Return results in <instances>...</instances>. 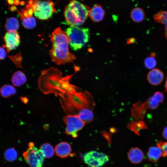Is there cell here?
I'll use <instances>...</instances> for the list:
<instances>
[{"label": "cell", "mask_w": 167, "mask_h": 167, "mask_svg": "<svg viewBox=\"0 0 167 167\" xmlns=\"http://www.w3.org/2000/svg\"><path fill=\"white\" fill-rule=\"evenodd\" d=\"M130 15L132 20L136 23L142 21L144 19L145 16L143 10L139 7H135L132 9Z\"/></svg>", "instance_id": "cell-17"}, {"label": "cell", "mask_w": 167, "mask_h": 167, "mask_svg": "<svg viewBox=\"0 0 167 167\" xmlns=\"http://www.w3.org/2000/svg\"><path fill=\"white\" fill-rule=\"evenodd\" d=\"M156 62L154 58L148 57L144 60V64L145 67L148 69H152L156 66Z\"/></svg>", "instance_id": "cell-25"}, {"label": "cell", "mask_w": 167, "mask_h": 167, "mask_svg": "<svg viewBox=\"0 0 167 167\" xmlns=\"http://www.w3.org/2000/svg\"><path fill=\"white\" fill-rule=\"evenodd\" d=\"M54 6V3L49 1H35L33 5L34 15L39 19L47 20L55 11Z\"/></svg>", "instance_id": "cell-6"}, {"label": "cell", "mask_w": 167, "mask_h": 167, "mask_svg": "<svg viewBox=\"0 0 167 167\" xmlns=\"http://www.w3.org/2000/svg\"><path fill=\"white\" fill-rule=\"evenodd\" d=\"M89 10L80 2L72 0L66 7L64 16L67 24L78 26L82 25L89 15Z\"/></svg>", "instance_id": "cell-3"}, {"label": "cell", "mask_w": 167, "mask_h": 167, "mask_svg": "<svg viewBox=\"0 0 167 167\" xmlns=\"http://www.w3.org/2000/svg\"><path fill=\"white\" fill-rule=\"evenodd\" d=\"M10 10L12 12L15 11L17 10V8L15 5H12L9 7Z\"/></svg>", "instance_id": "cell-30"}, {"label": "cell", "mask_w": 167, "mask_h": 167, "mask_svg": "<svg viewBox=\"0 0 167 167\" xmlns=\"http://www.w3.org/2000/svg\"><path fill=\"white\" fill-rule=\"evenodd\" d=\"M14 4L16 5H19V0H14Z\"/></svg>", "instance_id": "cell-32"}, {"label": "cell", "mask_w": 167, "mask_h": 167, "mask_svg": "<svg viewBox=\"0 0 167 167\" xmlns=\"http://www.w3.org/2000/svg\"><path fill=\"white\" fill-rule=\"evenodd\" d=\"M129 161L134 164H137L141 162L143 158V154L142 151L138 148L131 149L127 154Z\"/></svg>", "instance_id": "cell-13"}, {"label": "cell", "mask_w": 167, "mask_h": 167, "mask_svg": "<svg viewBox=\"0 0 167 167\" xmlns=\"http://www.w3.org/2000/svg\"><path fill=\"white\" fill-rule=\"evenodd\" d=\"M6 56V51L3 47H1L0 48V57L1 60L4 59Z\"/></svg>", "instance_id": "cell-28"}, {"label": "cell", "mask_w": 167, "mask_h": 167, "mask_svg": "<svg viewBox=\"0 0 167 167\" xmlns=\"http://www.w3.org/2000/svg\"><path fill=\"white\" fill-rule=\"evenodd\" d=\"M146 104L149 109H155L158 107L160 103L152 96L148 98Z\"/></svg>", "instance_id": "cell-24"}, {"label": "cell", "mask_w": 167, "mask_h": 167, "mask_svg": "<svg viewBox=\"0 0 167 167\" xmlns=\"http://www.w3.org/2000/svg\"><path fill=\"white\" fill-rule=\"evenodd\" d=\"M52 48L49 54L53 62L58 65L72 62L76 57L68 50V37L60 27L55 29L50 36Z\"/></svg>", "instance_id": "cell-1"}, {"label": "cell", "mask_w": 167, "mask_h": 167, "mask_svg": "<svg viewBox=\"0 0 167 167\" xmlns=\"http://www.w3.org/2000/svg\"><path fill=\"white\" fill-rule=\"evenodd\" d=\"M4 156L6 161L12 162L16 159L18 154L15 149L13 148H10L5 151L4 153Z\"/></svg>", "instance_id": "cell-23"}, {"label": "cell", "mask_w": 167, "mask_h": 167, "mask_svg": "<svg viewBox=\"0 0 167 167\" xmlns=\"http://www.w3.org/2000/svg\"><path fill=\"white\" fill-rule=\"evenodd\" d=\"M92 110L89 109H83L80 110L77 115L85 123L91 122L93 118V114Z\"/></svg>", "instance_id": "cell-18"}, {"label": "cell", "mask_w": 167, "mask_h": 167, "mask_svg": "<svg viewBox=\"0 0 167 167\" xmlns=\"http://www.w3.org/2000/svg\"><path fill=\"white\" fill-rule=\"evenodd\" d=\"M11 81L13 85L19 87L25 84L27 81V78L23 72L18 71L13 75Z\"/></svg>", "instance_id": "cell-14"}, {"label": "cell", "mask_w": 167, "mask_h": 167, "mask_svg": "<svg viewBox=\"0 0 167 167\" xmlns=\"http://www.w3.org/2000/svg\"><path fill=\"white\" fill-rule=\"evenodd\" d=\"M19 27V21L16 18L11 17L7 19L5 28L7 31H17Z\"/></svg>", "instance_id": "cell-20"}, {"label": "cell", "mask_w": 167, "mask_h": 167, "mask_svg": "<svg viewBox=\"0 0 167 167\" xmlns=\"http://www.w3.org/2000/svg\"><path fill=\"white\" fill-rule=\"evenodd\" d=\"M1 96L4 98H8L15 95L16 90L13 86L9 84H5L2 86L0 89Z\"/></svg>", "instance_id": "cell-21"}, {"label": "cell", "mask_w": 167, "mask_h": 167, "mask_svg": "<svg viewBox=\"0 0 167 167\" xmlns=\"http://www.w3.org/2000/svg\"><path fill=\"white\" fill-rule=\"evenodd\" d=\"M81 157L88 167H102L109 160L106 154L94 150L82 154Z\"/></svg>", "instance_id": "cell-5"}, {"label": "cell", "mask_w": 167, "mask_h": 167, "mask_svg": "<svg viewBox=\"0 0 167 167\" xmlns=\"http://www.w3.org/2000/svg\"><path fill=\"white\" fill-rule=\"evenodd\" d=\"M160 103H162L164 99L163 94L159 91L155 92L152 96Z\"/></svg>", "instance_id": "cell-27"}, {"label": "cell", "mask_w": 167, "mask_h": 167, "mask_svg": "<svg viewBox=\"0 0 167 167\" xmlns=\"http://www.w3.org/2000/svg\"><path fill=\"white\" fill-rule=\"evenodd\" d=\"M23 155L26 162L31 167H42L44 157L33 143H29L28 148Z\"/></svg>", "instance_id": "cell-7"}, {"label": "cell", "mask_w": 167, "mask_h": 167, "mask_svg": "<svg viewBox=\"0 0 167 167\" xmlns=\"http://www.w3.org/2000/svg\"><path fill=\"white\" fill-rule=\"evenodd\" d=\"M147 155L150 161L156 162L161 156H162V152L158 147H152L149 148Z\"/></svg>", "instance_id": "cell-16"}, {"label": "cell", "mask_w": 167, "mask_h": 167, "mask_svg": "<svg viewBox=\"0 0 167 167\" xmlns=\"http://www.w3.org/2000/svg\"><path fill=\"white\" fill-rule=\"evenodd\" d=\"M105 11L102 7L98 4H95L89 10V16L94 22H98L103 19Z\"/></svg>", "instance_id": "cell-12"}, {"label": "cell", "mask_w": 167, "mask_h": 167, "mask_svg": "<svg viewBox=\"0 0 167 167\" xmlns=\"http://www.w3.org/2000/svg\"><path fill=\"white\" fill-rule=\"evenodd\" d=\"M20 4L21 6H24L25 4V2L24 1H21L20 2Z\"/></svg>", "instance_id": "cell-36"}, {"label": "cell", "mask_w": 167, "mask_h": 167, "mask_svg": "<svg viewBox=\"0 0 167 167\" xmlns=\"http://www.w3.org/2000/svg\"><path fill=\"white\" fill-rule=\"evenodd\" d=\"M150 56L154 58L156 56V54L155 53H151L150 54Z\"/></svg>", "instance_id": "cell-35"}, {"label": "cell", "mask_w": 167, "mask_h": 167, "mask_svg": "<svg viewBox=\"0 0 167 167\" xmlns=\"http://www.w3.org/2000/svg\"><path fill=\"white\" fill-rule=\"evenodd\" d=\"M20 19L23 26L25 28L32 29L36 26V20L35 18L33 16L29 18H24Z\"/></svg>", "instance_id": "cell-22"}, {"label": "cell", "mask_w": 167, "mask_h": 167, "mask_svg": "<svg viewBox=\"0 0 167 167\" xmlns=\"http://www.w3.org/2000/svg\"><path fill=\"white\" fill-rule=\"evenodd\" d=\"M64 98L65 109L69 114L77 115L83 109L93 110L96 104L93 96L86 91L66 93Z\"/></svg>", "instance_id": "cell-2"}, {"label": "cell", "mask_w": 167, "mask_h": 167, "mask_svg": "<svg viewBox=\"0 0 167 167\" xmlns=\"http://www.w3.org/2000/svg\"><path fill=\"white\" fill-rule=\"evenodd\" d=\"M157 146L162 152V156H167V142H158Z\"/></svg>", "instance_id": "cell-26"}, {"label": "cell", "mask_w": 167, "mask_h": 167, "mask_svg": "<svg viewBox=\"0 0 167 167\" xmlns=\"http://www.w3.org/2000/svg\"><path fill=\"white\" fill-rule=\"evenodd\" d=\"M4 40L5 44L3 47L6 48L8 52L16 49L20 42V36L17 31H7Z\"/></svg>", "instance_id": "cell-9"}, {"label": "cell", "mask_w": 167, "mask_h": 167, "mask_svg": "<svg viewBox=\"0 0 167 167\" xmlns=\"http://www.w3.org/2000/svg\"><path fill=\"white\" fill-rule=\"evenodd\" d=\"M165 91L166 92L167 91V77L166 78V80L165 81Z\"/></svg>", "instance_id": "cell-34"}, {"label": "cell", "mask_w": 167, "mask_h": 167, "mask_svg": "<svg viewBox=\"0 0 167 167\" xmlns=\"http://www.w3.org/2000/svg\"><path fill=\"white\" fill-rule=\"evenodd\" d=\"M154 21L157 23L163 24L165 26V36L167 39V11H161L153 15Z\"/></svg>", "instance_id": "cell-15"}, {"label": "cell", "mask_w": 167, "mask_h": 167, "mask_svg": "<svg viewBox=\"0 0 167 167\" xmlns=\"http://www.w3.org/2000/svg\"><path fill=\"white\" fill-rule=\"evenodd\" d=\"M162 135L163 137L167 140V126L164 128L162 132Z\"/></svg>", "instance_id": "cell-29"}, {"label": "cell", "mask_w": 167, "mask_h": 167, "mask_svg": "<svg viewBox=\"0 0 167 167\" xmlns=\"http://www.w3.org/2000/svg\"><path fill=\"white\" fill-rule=\"evenodd\" d=\"M63 120L66 125L65 133L74 138L77 137L78 132L85 124L76 114H69L63 118Z\"/></svg>", "instance_id": "cell-8"}, {"label": "cell", "mask_w": 167, "mask_h": 167, "mask_svg": "<svg viewBox=\"0 0 167 167\" xmlns=\"http://www.w3.org/2000/svg\"><path fill=\"white\" fill-rule=\"evenodd\" d=\"M164 79L163 72L157 68L153 69L149 72L147 75V79L152 85L156 86L160 84Z\"/></svg>", "instance_id": "cell-10"}, {"label": "cell", "mask_w": 167, "mask_h": 167, "mask_svg": "<svg viewBox=\"0 0 167 167\" xmlns=\"http://www.w3.org/2000/svg\"><path fill=\"white\" fill-rule=\"evenodd\" d=\"M71 146L69 143L66 142L58 143L55 148L56 155L62 158L66 157L71 155Z\"/></svg>", "instance_id": "cell-11"}, {"label": "cell", "mask_w": 167, "mask_h": 167, "mask_svg": "<svg viewBox=\"0 0 167 167\" xmlns=\"http://www.w3.org/2000/svg\"><path fill=\"white\" fill-rule=\"evenodd\" d=\"M41 154L44 157L49 158L54 154L55 150L53 146L48 143L43 144L39 149Z\"/></svg>", "instance_id": "cell-19"}, {"label": "cell", "mask_w": 167, "mask_h": 167, "mask_svg": "<svg viewBox=\"0 0 167 167\" xmlns=\"http://www.w3.org/2000/svg\"><path fill=\"white\" fill-rule=\"evenodd\" d=\"M68 37L69 44L75 51L81 49L88 42L90 37L88 28L70 26L66 32Z\"/></svg>", "instance_id": "cell-4"}, {"label": "cell", "mask_w": 167, "mask_h": 167, "mask_svg": "<svg viewBox=\"0 0 167 167\" xmlns=\"http://www.w3.org/2000/svg\"><path fill=\"white\" fill-rule=\"evenodd\" d=\"M14 0H8L7 2L9 5H11L14 3Z\"/></svg>", "instance_id": "cell-33"}, {"label": "cell", "mask_w": 167, "mask_h": 167, "mask_svg": "<svg viewBox=\"0 0 167 167\" xmlns=\"http://www.w3.org/2000/svg\"><path fill=\"white\" fill-rule=\"evenodd\" d=\"M136 41V39L134 38H131L128 39L127 41L128 43H134Z\"/></svg>", "instance_id": "cell-31"}]
</instances>
